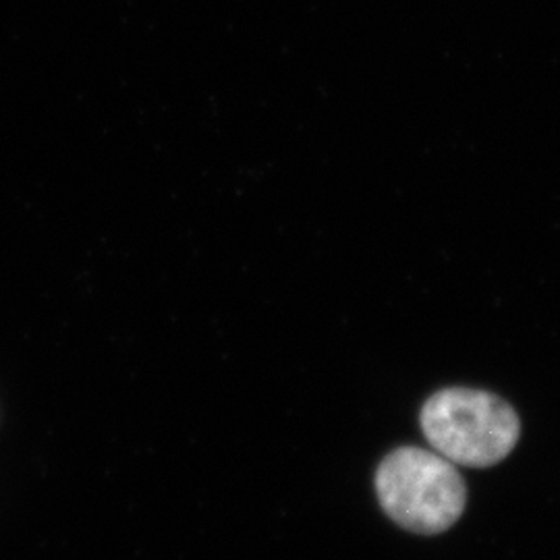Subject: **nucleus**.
<instances>
[{
    "instance_id": "1",
    "label": "nucleus",
    "mask_w": 560,
    "mask_h": 560,
    "mask_svg": "<svg viewBox=\"0 0 560 560\" xmlns=\"http://www.w3.org/2000/svg\"><path fill=\"white\" fill-rule=\"evenodd\" d=\"M425 441L444 459L465 467H492L517 446V411L501 397L478 388H442L423 402Z\"/></svg>"
},
{
    "instance_id": "2",
    "label": "nucleus",
    "mask_w": 560,
    "mask_h": 560,
    "mask_svg": "<svg viewBox=\"0 0 560 560\" xmlns=\"http://www.w3.org/2000/svg\"><path fill=\"white\" fill-rule=\"evenodd\" d=\"M376 494L390 520L421 536L453 527L467 504V488L455 463L418 446H402L384 457L376 471Z\"/></svg>"
}]
</instances>
